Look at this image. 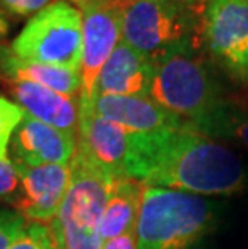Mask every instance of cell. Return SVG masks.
<instances>
[{
	"instance_id": "obj_1",
	"label": "cell",
	"mask_w": 248,
	"mask_h": 249,
	"mask_svg": "<svg viewBox=\"0 0 248 249\" xmlns=\"http://www.w3.org/2000/svg\"><path fill=\"white\" fill-rule=\"evenodd\" d=\"M126 177L205 198L237 195L247 187L239 155L184 124L155 134L134 132Z\"/></svg>"
},
{
	"instance_id": "obj_2",
	"label": "cell",
	"mask_w": 248,
	"mask_h": 249,
	"mask_svg": "<svg viewBox=\"0 0 248 249\" xmlns=\"http://www.w3.org/2000/svg\"><path fill=\"white\" fill-rule=\"evenodd\" d=\"M218 213L219 204L205 196L145 185L137 249H192L214 227Z\"/></svg>"
},
{
	"instance_id": "obj_3",
	"label": "cell",
	"mask_w": 248,
	"mask_h": 249,
	"mask_svg": "<svg viewBox=\"0 0 248 249\" xmlns=\"http://www.w3.org/2000/svg\"><path fill=\"white\" fill-rule=\"evenodd\" d=\"M205 7L187 0H140L123 7V40L155 63L202 42Z\"/></svg>"
},
{
	"instance_id": "obj_4",
	"label": "cell",
	"mask_w": 248,
	"mask_h": 249,
	"mask_svg": "<svg viewBox=\"0 0 248 249\" xmlns=\"http://www.w3.org/2000/svg\"><path fill=\"white\" fill-rule=\"evenodd\" d=\"M149 97L197 132L226 105L219 84L195 50L179 52L156 63Z\"/></svg>"
},
{
	"instance_id": "obj_5",
	"label": "cell",
	"mask_w": 248,
	"mask_h": 249,
	"mask_svg": "<svg viewBox=\"0 0 248 249\" xmlns=\"http://www.w3.org/2000/svg\"><path fill=\"white\" fill-rule=\"evenodd\" d=\"M70 169V185L50 229L60 249H102L100 222L116 177L79 150Z\"/></svg>"
},
{
	"instance_id": "obj_6",
	"label": "cell",
	"mask_w": 248,
	"mask_h": 249,
	"mask_svg": "<svg viewBox=\"0 0 248 249\" xmlns=\"http://www.w3.org/2000/svg\"><path fill=\"white\" fill-rule=\"evenodd\" d=\"M19 58L79 71L82 60V12L57 0L31 17L12 44Z\"/></svg>"
},
{
	"instance_id": "obj_7",
	"label": "cell",
	"mask_w": 248,
	"mask_h": 249,
	"mask_svg": "<svg viewBox=\"0 0 248 249\" xmlns=\"http://www.w3.org/2000/svg\"><path fill=\"white\" fill-rule=\"evenodd\" d=\"M202 44L226 72L248 84V0H210Z\"/></svg>"
},
{
	"instance_id": "obj_8",
	"label": "cell",
	"mask_w": 248,
	"mask_h": 249,
	"mask_svg": "<svg viewBox=\"0 0 248 249\" xmlns=\"http://www.w3.org/2000/svg\"><path fill=\"white\" fill-rule=\"evenodd\" d=\"M82 12L81 105L91 103L100 71L123 40V7L112 0H87Z\"/></svg>"
},
{
	"instance_id": "obj_9",
	"label": "cell",
	"mask_w": 248,
	"mask_h": 249,
	"mask_svg": "<svg viewBox=\"0 0 248 249\" xmlns=\"http://www.w3.org/2000/svg\"><path fill=\"white\" fill-rule=\"evenodd\" d=\"M17 171L19 190L12 201L15 209L29 224H52L70 185V162L44 164L38 167L17 166Z\"/></svg>"
},
{
	"instance_id": "obj_10",
	"label": "cell",
	"mask_w": 248,
	"mask_h": 249,
	"mask_svg": "<svg viewBox=\"0 0 248 249\" xmlns=\"http://www.w3.org/2000/svg\"><path fill=\"white\" fill-rule=\"evenodd\" d=\"M134 132L81 107L77 150L114 177H126Z\"/></svg>"
},
{
	"instance_id": "obj_11",
	"label": "cell",
	"mask_w": 248,
	"mask_h": 249,
	"mask_svg": "<svg viewBox=\"0 0 248 249\" xmlns=\"http://www.w3.org/2000/svg\"><path fill=\"white\" fill-rule=\"evenodd\" d=\"M12 146V162L17 166L68 164L77 150V137L26 114L13 134Z\"/></svg>"
},
{
	"instance_id": "obj_12",
	"label": "cell",
	"mask_w": 248,
	"mask_h": 249,
	"mask_svg": "<svg viewBox=\"0 0 248 249\" xmlns=\"http://www.w3.org/2000/svg\"><path fill=\"white\" fill-rule=\"evenodd\" d=\"M81 107L92 109L100 118L112 121L135 134H155L182 125L181 121L163 109L150 97L95 93L91 103Z\"/></svg>"
},
{
	"instance_id": "obj_13",
	"label": "cell",
	"mask_w": 248,
	"mask_h": 249,
	"mask_svg": "<svg viewBox=\"0 0 248 249\" xmlns=\"http://www.w3.org/2000/svg\"><path fill=\"white\" fill-rule=\"evenodd\" d=\"M155 63L121 40L100 71L94 95L149 97Z\"/></svg>"
},
{
	"instance_id": "obj_14",
	"label": "cell",
	"mask_w": 248,
	"mask_h": 249,
	"mask_svg": "<svg viewBox=\"0 0 248 249\" xmlns=\"http://www.w3.org/2000/svg\"><path fill=\"white\" fill-rule=\"evenodd\" d=\"M8 92L31 118L55 129L70 132L77 137L81 121V98L70 97L42 87L39 84L3 81Z\"/></svg>"
},
{
	"instance_id": "obj_15",
	"label": "cell",
	"mask_w": 248,
	"mask_h": 249,
	"mask_svg": "<svg viewBox=\"0 0 248 249\" xmlns=\"http://www.w3.org/2000/svg\"><path fill=\"white\" fill-rule=\"evenodd\" d=\"M0 77L3 81L33 82L54 92L79 97L81 95V76L79 71L66 68L44 65L17 56L12 49L0 45Z\"/></svg>"
},
{
	"instance_id": "obj_16",
	"label": "cell",
	"mask_w": 248,
	"mask_h": 249,
	"mask_svg": "<svg viewBox=\"0 0 248 249\" xmlns=\"http://www.w3.org/2000/svg\"><path fill=\"white\" fill-rule=\"evenodd\" d=\"M145 185L139 180L116 177L114 185L100 222V236L112 240L135 230Z\"/></svg>"
},
{
	"instance_id": "obj_17",
	"label": "cell",
	"mask_w": 248,
	"mask_h": 249,
	"mask_svg": "<svg viewBox=\"0 0 248 249\" xmlns=\"http://www.w3.org/2000/svg\"><path fill=\"white\" fill-rule=\"evenodd\" d=\"M211 139H226L235 142L248 150V109L226 102L210 123L200 130Z\"/></svg>"
},
{
	"instance_id": "obj_18",
	"label": "cell",
	"mask_w": 248,
	"mask_h": 249,
	"mask_svg": "<svg viewBox=\"0 0 248 249\" xmlns=\"http://www.w3.org/2000/svg\"><path fill=\"white\" fill-rule=\"evenodd\" d=\"M26 111L18 103L0 97V161H8V146Z\"/></svg>"
},
{
	"instance_id": "obj_19",
	"label": "cell",
	"mask_w": 248,
	"mask_h": 249,
	"mask_svg": "<svg viewBox=\"0 0 248 249\" xmlns=\"http://www.w3.org/2000/svg\"><path fill=\"white\" fill-rule=\"evenodd\" d=\"M8 249H60L50 225L28 224L21 236Z\"/></svg>"
},
{
	"instance_id": "obj_20",
	"label": "cell",
	"mask_w": 248,
	"mask_h": 249,
	"mask_svg": "<svg viewBox=\"0 0 248 249\" xmlns=\"http://www.w3.org/2000/svg\"><path fill=\"white\" fill-rule=\"evenodd\" d=\"M28 227L26 219L18 213L0 211V249H8Z\"/></svg>"
},
{
	"instance_id": "obj_21",
	"label": "cell",
	"mask_w": 248,
	"mask_h": 249,
	"mask_svg": "<svg viewBox=\"0 0 248 249\" xmlns=\"http://www.w3.org/2000/svg\"><path fill=\"white\" fill-rule=\"evenodd\" d=\"M55 2L57 0H0V8L17 17H34Z\"/></svg>"
},
{
	"instance_id": "obj_22",
	"label": "cell",
	"mask_w": 248,
	"mask_h": 249,
	"mask_svg": "<svg viewBox=\"0 0 248 249\" xmlns=\"http://www.w3.org/2000/svg\"><path fill=\"white\" fill-rule=\"evenodd\" d=\"M19 190V176L12 161H0V198H10Z\"/></svg>"
},
{
	"instance_id": "obj_23",
	"label": "cell",
	"mask_w": 248,
	"mask_h": 249,
	"mask_svg": "<svg viewBox=\"0 0 248 249\" xmlns=\"http://www.w3.org/2000/svg\"><path fill=\"white\" fill-rule=\"evenodd\" d=\"M102 249H137V235L135 230L128 231L112 240L103 241Z\"/></svg>"
},
{
	"instance_id": "obj_24",
	"label": "cell",
	"mask_w": 248,
	"mask_h": 249,
	"mask_svg": "<svg viewBox=\"0 0 248 249\" xmlns=\"http://www.w3.org/2000/svg\"><path fill=\"white\" fill-rule=\"evenodd\" d=\"M8 29H10L8 19H7V17H5V12L0 8V40L8 34Z\"/></svg>"
},
{
	"instance_id": "obj_25",
	"label": "cell",
	"mask_w": 248,
	"mask_h": 249,
	"mask_svg": "<svg viewBox=\"0 0 248 249\" xmlns=\"http://www.w3.org/2000/svg\"><path fill=\"white\" fill-rule=\"evenodd\" d=\"M113 3L119 5V7H126V5H131V3H135V2H140V0H112Z\"/></svg>"
},
{
	"instance_id": "obj_26",
	"label": "cell",
	"mask_w": 248,
	"mask_h": 249,
	"mask_svg": "<svg viewBox=\"0 0 248 249\" xmlns=\"http://www.w3.org/2000/svg\"><path fill=\"white\" fill-rule=\"evenodd\" d=\"M187 2L195 3V5H202V7H207V3L210 2V0H187Z\"/></svg>"
},
{
	"instance_id": "obj_27",
	"label": "cell",
	"mask_w": 248,
	"mask_h": 249,
	"mask_svg": "<svg viewBox=\"0 0 248 249\" xmlns=\"http://www.w3.org/2000/svg\"><path fill=\"white\" fill-rule=\"evenodd\" d=\"M65 2H73V3H77V7H81L87 2V0H65Z\"/></svg>"
}]
</instances>
